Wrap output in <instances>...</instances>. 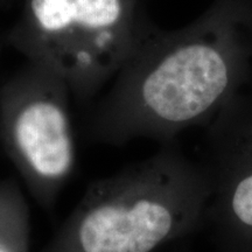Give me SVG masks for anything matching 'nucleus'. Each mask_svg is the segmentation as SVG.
Instances as JSON below:
<instances>
[{
  "label": "nucleus",
  "instance_id": "1",
  "mask_svg": "<svg viewBox=\"0 0 252 252\" xmlns=\"http://www.w3.org/2000/svg\"><path fill=\"white\" fill-rule=\"evenodd\" d=\"M252 74V0H214L190 24L152 28L113 78L88 121L99 144L174 143L208 126Z\"/></svg>",
  "mask_w": 252,
  "mask_h": 252
},
{
  "label": "nucleus",
  "instance_id": "2",
  "mask_svg": "<svg viewBox=\"0 0 252 252\" xmlns=\"http://www.w3.org/2000/svg\"><path fill=\"white\" fill-rule=\"evenodd\" d=\"M212 197L202 163L174 143L93 182L39 252H156L207 222Z\"/></svg>",
  "mask_w": 252,
  "mask_h": 252
},
{
  "label": "nucleus",
  "instance_id": "3",
  "mask_svg": "<svg viewBox=\"0 0 252 252\" xmlns=\"http://www.w3.org/2000/svg\"><path fill=\"white\" fill-rule=\"evenodd\" d=\"M152 26L143 0H21L5 41L87 103L116 77Z\"/></svg>",
  "mask_w": 252,
  "mask_h": 252
},
{
  "label": "nucleus",
  "instance_id": "4",
  "mask_svg": "<svg viewBox=\"0 0 252 252\" xmlns=\"http://www.w3.org/2000/svg\"><path fill=\"white\" fill-rule=\"evenodd\" d=\"M70 94L61 77L33 62L0 86V144L46 210L55 207L76 163Z\"/></svg>",
  "mask_w": 252,
  "mask_h": 252
},
{
  "label": "nucleus",
  "instance_id": "5",
  "mask_svg": "<svg viewBox=\"0 0 252 252\" xmlns=\"http://www.w3.org/2000/svg\"><path fill=\"white\" fill-rule=\"evenodd\" d=\"M202 165L217 250L252 252V93L238 94L208 125Z\"/></svg>",
  "mask_w": 252,
  "mask_h": 252
},
{
  "label": "nucleus",
  "instance_id": "6",
  "mask_svg": "<svg viewBox=\"0 0 252 252\" xmlns=\"http://www.w3.org/2000/svg\"><path fill=\"white\" fill-rule=\"evenodd\" d=\"M30 208L19 182L0 179V252H31Z\"/></svg>",
  "mask_w": 252,
  "mask_h": 252
},
{
  "label": "nucleus",
  "instance_id": "7",
  "mask_svg": "<svg viewBox=\"0 0 252 252\" xmlns=\"http://www.w3.org/2000/svg\"><path fill=\"white\" fill-rule=\"evenodd\" d=\"M179 252H184V251H179Z\"/></svg>",
  "mask_w": 252,
  "mask_h": 252
}]
</instances>
